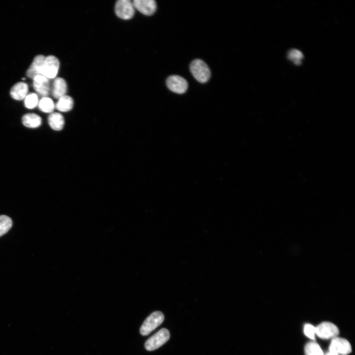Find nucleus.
Instances as JSON below:
<instances>
[{"label":"nucleus","instance_id":"f257e3e1","mask_svg":"<svg viewBox=\"0 0 355 355\" xmlns=\"http://www.w3.org/2000/svg\"><path fill=\"white\" fill-rule=\"evenodd\" d=\"M190 70L194 78L200 83H206L210 78L211 71L209 67L200 59L193 60L190 65Z\"/></svg>","mask_w":355,"mask_h":355},{"label":"nucleus","instance_id":"f03ea898","mask_svg":"<svg viewBox=\"0 0 355 355\" xmlns=\"http://www.w3.org/2000/svg\"><path fill=\"white\" fill-rule=\"evenodd\" d=\"M164 316L160 311H155L148 316L142 325L140 332L141 335H148L163 321Z\"/></svg>","mask_w":355,"mask_h":355},{"label":"nucleus","instance_id":"7ed1b4c3","mask_svg":"<svg viewBox=\"0 0 355 355\" xmlns=\"http://www.w3.org/2000/svg\"><path fill=\"white\" fill-rule=\"evenodd\" d=\"M170 334L166 328H162L150 337L145 343V349L148 351L155 350L166 343Z\"/></svg>","mask_w":355,"mask_h":355},{"label":"nucleus","instance_id":"20e7f679","mask_svg":"<svg viewBox=\"0 0 355 355\" xmlns=\"http://www.w3.org/2000/svg\"><path fill=\"white\" fill-rule=\"evenodd\" d=\"M60 62L58 59L53 56L45 57L42 74L48 79L55 78L59 70Z\"/></svg>","mask_w":355,"mask_h":355},{"label":"nucleus","instance_id":"39448f33","mask_svg":"<svg viewBox=\"0 0 355 355\" xmlns=\"http://www.w3.org/2000/svg\"><path fill=\"white\" fill-rule=\"evenodd\" d=\"M115 12L117 16L124 20L131 19L135 13L133 2L129 0H119L115 5Z\"/></svg>","mask_w":355,"mask_h":355},{"label":"nucleus","instance_id":"423d86ee","mask_svg":"<svg viewBox=\"0 0 355 355\" xmlns=\"http://www.w3.org/2000/svg\"><path fill=\"white\" fill-rule=\"evenodd\" d=\"M316 328V335L322 339H333L338 337L339 329L333 323L330 322H323Z\"/></svg>","mask_w":355,"mask_h":355},{"label":"nucleus","instance_id":"0eeeda50","mask_svg":"<svg viewBox=\"0 0 355 355\" xmlns=\"http://www.w3.org/2000/svg\"><path fill=\"white\" fill-rule=\"evenodd\" d=\"M329 350V352L338 355H347L352 352V347L347 340L336 337L332 339Z\"/></svg>","mask_w":355,"mask_h":355},{"label":"nucleus","instance_id":"6e6552de","mask_svg":"<svg viewBox=\"0 0 355 355\" xmlns=\"http://www.w3.org/2000/svg\"><path fill=\"white\" fill-rule=\"evenodd\" d=\"M166 84L171 91L178 94L185 93L188 88L187 81L177 75L169 76L166 80Z\"/></svg>","mask_w":355,"mask_h":355},{"label":"nucleus","instance_id":"1a4fd4ad","mask_svg":"<svg viewBox=\"0 0 355 355\" xmlns=\"http://www.w3.org/2000/svg\"><path fill=\"white\" fill-rule=\"evenodd\" d=\"M33 87L42 97H47L50 91L49 79L42 75H37L33 78Z\"/></svg>","mask_w":355,"mask_h":355},{"label":"nucleus","instance_id":"9d476101","mask_svg":"<svg viewBox=\"0 0 355 355\" xmlns=\"http://www.w3.org/2000/svg\"><path fill=\"white\" fill-rule=\"evenodd\" d=\"M135 8L144 15H152L157 8L156 3L154 0H134L133 1Z\"/></svg>","mask_w":355,"mask_h":355},{"label":"nucleus","instance_id":"9b49d317","mask_svg":"<svg viewBox=\"0 0 355 355\" xmlns=\"http://www.w3.org/2000/svg\"><path fill=\"white\" fill-rule=\"evenodd\" d=\"M45 57L42 55L36 56L26 72L27 76L33 79L37 75L42 74V71Z\"/></svg>","mask_w":355,"mask_h":355},{"label":"nucleus","instance_id":"f8f14e48","mask_svg":"<svg viewBox=\"0 0 355 355\" xmlns=\"http://www.w3.org/2000/svg\"><path fill=\"white\" fill-rule=\"evenodd\" d=\"M28 85L24 82L15 83L11 88L10 94L11 97L17 101L24 100L28 94Z\"/></svg>","mask_w":355,"mask_h":355},{"label":"nucleus","instance_id":"ddd939ff","mask_svg":"<svg viewBox=\"0 0 355 355\" xmlns=\"http://www.w3.org/2000/svg\"><path fill=\"white\" fill-rule=\"evenodd\" d=\"M67 91V84L65 80L62 77H56L53 81L52 95L55 99H59L66 95Z\"/></svg>","mask_w":355,"mask_h":355},{"label":"nucleus","instance_id":"4468645a","mask_svg":"<svg viewBox=\"0 0 355 355\" xmlns=\"http://www.w3.org/2000/svg\"><path fill=\"white\" fill-rule=\"evenodd\" d=\"M48 122L50 127L54 130H61L65 124L63 116L59 112H52L48 117Z\"/></svg>","mask_w":355,"mask_h":355},{"label":"nucleus","instance_id":"2eb2a0df","mask_svg":"<svg viewBox=\"0 0 355 355\" xmlns=\"http://www.w3.org/2000/svg\"><path fill=\"white\" fill-rule=\"evenodd\" d=\"M41 118L37 114L29 113L23 115L22 118V122L26 127L29 128H36L41 124Z\"/></svg>","mask_w":355,"mask_h":355},{"label":"nucleus","instance_id":"dca6fc26","mask_svg":"<svg viewBox=\"0 0 355 355\" xmlns=\"http://www.w3.org/2000/svg\"><path fill=\"white\" fill-rule=\"evenodd\" d=\"M55 105L56 108L58 110L62 112H67L72 108L73 100L71 97L66 95L58 99Z\"/></svg>","mask_w":355,"mask_h":355},{"label":"nucleus","instance_id":"f3484780","mask_svg":"<svg viewBox=\"0 0 355 355\" xmlns=\"http://www.w3.org/2000/svg\"><path fill=\"white\" fill-rule=\"evenodd\" d=\"M38 108L42 112L45 113L53 112L55 105L53 100L49 97H42L38 101Z\"/></svg>","mask_w":355,"mask_h":355},{"label":"nucleus","instance_id":"a211bd4d","mask_svg":"<svg viewBox=\"0 0 355 355\" xmlns=\"http://www.w3.org/2000/svg\"><path fill=\"white\" fill-rule=\"evenodd\" d=\"M304 351L305 355H323L320 346L314 342L307 343L305 347Z\"/></svg>","mask_w":355,"mask_h":355},{"label":"nucleus","instance_id":"6ab92c4d","mask_svg":"<svg viewBox=\"0 0 355 355\" xmlns=\"http://www.w3.org/2000/svg\"><path fill=\"white\" fill-rule=\"evenodd\" d=\"M12 225L11 219L5 215H0V237L7 233Z\"/></svg>","mask_w":355,"mask_h":355},{"label":"nucleus","instance_id":"aec40b11","mask_svg":"<svg viewBox=\"0 0 355 355\" xmlns=\"http://www.w3.org/2000/svg\"><path fill=\"white\" fill-rule=\"evenodd\" d=\"M25 106L28 109H33L38 105V97L36 94L30 93L24 98Z\"/></svg>","mask_w":355,"mask_h":355},{"label":"nucleus","instance_id":"412c9836","mask_svg":"<svg viewBox=\"0 0 355 355\" xmlns=\"http://www.w3.org/2000/svg\"><path fill=\"white\" fill-rule=\"evenodd\" d=\"M304 56L303 53L296 49H292L288 53L287 58L289 60L292 61L296 65H300L303 59Z\"/></svg>","mask_w":355,"mask_h":355},{"label":"nucleus","instance_id":"4be33fe9","mask_svg":"<svg viewBox=\"0 0 355 355\" xmlns=\"http://www.w3.org/2000/svg\"><path fill=\"white\" fill-rule=\"evenodd\" d=\"M305 335L311 339H314L316 335V328L310 324H306L304 327Z\"/></svg>","mask_w":355,"mask_h":355},{"label":"nucleus","instance_id":"5701e85b","mask_svg":"<svg viewBox=\"0 0 355 355\" xmlns=\"http://www.w3.org/2000/svg\"><path fill=\"white\" fill-rule=\"evenodd\" d=\"M325 355H338L329 352V353H327V354H325Z\"/></svg>","mask_w":355,"mask_h":355}]
</instances>
